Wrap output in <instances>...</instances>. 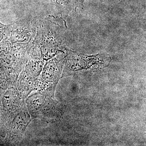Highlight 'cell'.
<instances>
[{
    "label": "cell",
    "instance_id": "1",
    "mask_svg": "<svg viewBox=\"0 0 146 146\" xmlns=\"http://www.w3.org/2000/svg\"><path fill=\"white\" fill-rule=\"evenodd\" d=\"M53 16L37 20L36 36L32 43L29 56L41 58L45 61L60 53H65L64 28L55 23Z\"/></svg>",
    "mask_w": 146,
    "mask_h": 146
},
{
    "label": "cell",
    "instance_id": "2",
    "mask_svg": "<svg viewBox=\"0 0 146 146\" xmlns=\"http://www.w3.org/2000/svg\"><path fill=\"white\" fill-rule=\"evenodd\" d=\"M27 108L32 119L48 121L57 119L62 114L61 105L52 97L38 92L29 96L26 100Z\"/></svg>",
    "mask_w": 146,
    "mask_h": 146
},
{
    "label": "cell",
    "instance_id": "3",
    "mask_svg": "<svg viewBox=\"0 0 146 146\" xmlns=\"http://www.w3.org/2000/svg\"><path fill=\"white\" fill-rule=\"evenodd\" d=\"M65 52L66 56L61 77L72 75L82 69H98L104 67L110 60L108 56L106 55L88 56L67 48Z\"/></svg>",
    "mask_w": 146,
    "mask_h": 146
},
{
    "label": "cell",
    "instance_id": "4",
    "mask_svg": "<svg viewBox=\"0 0 146 146\" xmlns=\"http://www.w3.org/2000/svg\"><path fill=\"white\" fill-rule=\"evenodd\" d=\"M65 57H55L46 61L40 75L36 80L38 92L54 97L56 84L62 76Z\"/></svg>",
    "mask_w": 146,
    "mask_h": 146
},
{
    "label": "cell",
    "instance_id": "5",
    "mask_svg": "<svg viewBox=\"0 0 146 146\" xmlns=\"http://www.w3.org/2000/svg\"><path fill=\"white\" fill-rule=\"evenodd\" d=\"M37 19L25 18L12 24V28L8 40L11 44H29L36 36Z\"/></svg>",
    "mask_w": 146,
    "mask_h": 146
},
{
    "label": "cell",
    "instance_id": "6",
    "mask_svg": "<svg viewBox=\"0 0 146 146\" xmlns=\"http://www.w3.org/2000/svg\"><path fill=\"white\" fill-rule=\"evenodd\" d=\"M31 44H11L10 58L13 70L16 74H19L27 63Z\"/></svg>",
    "mask_w": 146,
    "mask_h": 146
},
{
    "label": "cell",
    "instance_id": "7",
    "mask_svg": "<svg viewBox=\"0 0 146 146\" xmlns=\"http://www.w3.org/2000/svg\"><path fill=\"white\" fill-rule=\"evenodd\" d=\"M31 119L27 110H23L15 116L12 121L9 134V138L13 144L18 143L21 141Z\"/></svg>",
    "mask_w": 146,
    "mask_h": 146
},
{
    "label": "cell",
    "instance_id": "8",
    "mask_svg": "<svg viewBox=\"0 0 146 146\" xmlns=\"http://www.w3.org/2000/svg\"><path fill=\"white\" fill-rule=\"evenodd\" d=\"M85 0H56V8L60 18L67 28L66 20L69 14L73 10H76L78 7L83 8Z\"/></svg>",
    "mask_w": 146,
    "mask_h": 146
},
{
    "label": "cell",
    "instance_id": "9",
    "mask_svg": "<svg viewBox=\"0 0 146 146\" xmlns=\"http://www.w3.org/2000/svg\"><path fill=\"white\" fill-rule=\"evenodd\" d=\"M45 62L41 58L29 56L27 63L24 68L33 78L36 79L43 70Z\"/></svg>",
    "mask_w": 146,
    "mask_h": 146
},
{
    "label": "cell",
    "instance_id": "10",
    "mask_svg": "<svg viewBox=\"0 0 146 146\" xmlns=\"http://www.w3.org/2000/svg\"><path fill=\"white\" fill-rule=\"evenodd\" d=\"M20 99L17 96V93L13 90H8L5 93L2 98L3 106L9 111H16L19 107Z\"/></svg>",
    "mask_w": 146,
    "mask_h": 146
},
{
    "label": "cell",
    "instance_id": "11",
    "mask_svg": "<svg viewBox=\"0 0 146 146\" xmlns=\"http://www.w3.org/2000/svg\"><path fill=\"white\" fill-rule=\"evenodd\" d=\"M12 28V24L0 27V42L9 37Z\"/></svg>",
    "mask_w": 146,
    "mask_h": 146
}]
</instances>
